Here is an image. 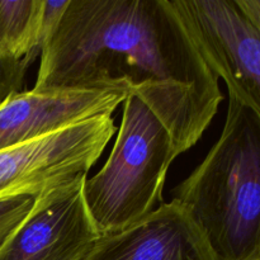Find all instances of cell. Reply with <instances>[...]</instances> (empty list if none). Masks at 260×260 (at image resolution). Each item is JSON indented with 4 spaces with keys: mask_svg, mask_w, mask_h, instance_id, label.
Instances as JSON below:
<instances>
[{
    "mask_svg": "<svg viewBox=\"0 0 260 260\" xmlns=\"http://www.w3.org/2000/svg\"><path fill=\"white\" fill-rule=\"evenodd\" d=\"M33 89L137 96L169 129L178 155L200 141L223 99L173 0H69L41 48Z\"/></svg>",
    "mask_w": 260,
    "mask_h": 260,
    "instance_id": "obj_1",
    "label": "cell"
},
{
    "mask_svg": "<svg viewBox=\"0 0 260 260\" xmlns=\"http://www.w3.org/2000/svg\"><path fill=\"white\" fill-rule=\"evenodd\" d=\"M173 200L221 260H260V116L234 94L220 139Z\"/></svg>",
    "mask_w": 260,
    "mask_h": 260,
    "instance_id": "obj_2",
    "label": "cell"
},
{
    "mask_svg": "<svg viewBox=\"0 0 260 260\" xmlns=\"http://www.w3.org/2000/svg\"><path fill=\"white\" fill-rule=\"evenodd\" d=\"M118 135L106 164L84 183V200L101 236L139 222L162 202L168 169L178 156L169 129L135 95L124 99Z\"/></svg>",
    "mask_w": 260,
    "mask_h": 260,
    "instance_id": "obj_3",
    "label": "cell"
},
{
    "mask_svg": "<svg viewBox=\"0 0 260 260\" xmlns=\"http://www.w3.org/2000/svg\"><path fill=\"white\" fill-rule=\"evenodd\" d=\"M208 68L260 116V33L235 0H173Z\"/></svg>",
    "mask_w": 260,
    "mask_h": 260,
    "instance_id": "obj_4",
    "label": "cell"
},
{
    "mask_svg": "<svg viewBox=\"0 0 260 260\" xmlns=\"http://www.w3.org/2000/svg\"><path fill=\"white\" fill-rule=\"evenodd\" d=\"M88 175L36 197L32 210L0 246V260H81L99 239L84 200Z\"/></svg>",
    "mask_w": 260,
    "mask_h": 260,
    "instance_id": "obj_5",
    "label": "cell"
},
{
    "mask_svg": "<svg viewBox=\"0 0 260 260\" xmlns=\"http://www.w3.org/2000/svg\"><path fill=\"white\" fill-rule=\"evenodd\" d=\"M81 260H221L190 213L173 200L124 230L99 236Z\"/></svg>",
    "mask_w": 260,
    "mask_h": 260,
    "instance_id": "obj_6",
    "label": "cell"
},
{
    "mask_svg": "<svg viewBox=\"0 0 260 260\" xmlns=\"http://www.w3.org/2000/svg\"><path fill=\"white\" fill-rule=\"evenodd\" d=\"M119 90L19 91L0 104V151L99 116H112L127 98Z\"/></svg>",
    "mask_w": 260,
    "mask_h": 260,
    "instance_id": "obj_7",
    "label": "cell"
},
{
    "mask_svg": "<svg viewBox=\"0 0 260 260\" xmlns=\"http://www.w3.org/2000/svg\"><path fill=\"white\" fill-rule=\"evenodd\" d=\"M45 0H0V53L33 62L45 42Z\"/></svg>",
    "mask_w": 260,
    "mask_h": 260,
    "instance_id": "obj_8",
    "label": "cell"
},
{
    "mask_svg": "<svg viewBox=\"0 0 260 260\" xmlns=\"http://www.w3.org/2000/svg\"><path fill=\"white\" fill-rule=\"evenodd\" d=\"M35 196H17L0 200V246L24 220L35 205Z\"/></svg>",
    "mask_w": 260,
    "mask_h": 260,
    "instance_id": "obj_9",
    "label": "cell"
},
{
    "mask_svg": "<svg viewBox=\"0 0 260 260\" xmlns=\"http://www.w3.org/2000/svg\"><path fill=\"white\" fill-rule=\"evenodd\" d=\"M32 61L28 58L15 60L0 53V104L10 95L22 91L25 71Z\"/></svg>",
    "mask_w": 260,
    "mask_h": 260,
    "instance_id": "obj_10",
    "label": "cell"
},
{
    "mask_svg": "<svg viewBox=\"0 0 260 260\" xmlns=\"http://www.w3.org/2000/svg\"><path fill=\"white\" fill-rule=\"evenodd\" d=\"M235 4L260 33V0H235Z\"/></svg>",
    "mask_w": 260,
    "mask_h": 260,
    "instance_id": "obj_11",
    "label": "cell"
}]
</instances>
